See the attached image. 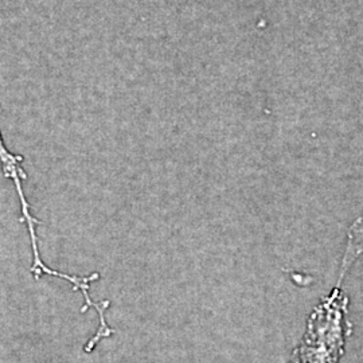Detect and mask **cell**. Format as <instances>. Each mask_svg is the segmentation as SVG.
I'll use <instances>...</instances> for the list:
<instances>
[{
	"instance_id": "obj_1",
	"label": "cell",
	"mask_w": 363,
	"mask_h": 363,
	"mask_svg": "<svg viewBox=\"0 0 363 363\" xmlns=\"http://www.w3.org/2000/svg\"><path fill=\"white\" fill-rule=\"evenodd\" d=\"M351 331L349 298L334 286L312 310L289 363H342Z\"/></svg>"
},
{
	"instance_id": "obj_2",
	"label": "cell",
	"mask_w": 363,
	"mask_h": 363,
	"mask_svg": "<svg viewBox=\"0 0 363 363\" xmlns=\"http://www.w3.org/2000/svg\"><path fill=\"white\" fill-rule=\"evenodd\" d=\"M22 156L13 155L3 143L1 135H0V163H1V169L4 175L13 182V186L16 189V193L19 195L21 203H22V214L23 218L22 220L26 222L27 229L30 233V240H31V245H33V256H34V261H33V267H31V272L34 273V277L39 279L42 274H49V276H55L57 271L49 268L43 259L40 257L38 247V237H37V232H35V225L38 223V220H35L31 214L30 210V205L27 202L26 195L23 191L22 187V182L26 179V174L22 169Z\"/></svg>"
},
{
	"instance_id": "obj_3",
	"label": "cell",
	"mask_w": 363,
	"mask_h": 363,
	"mask_svg": "<svg viewBox=\"0 0 363 363\" xmlns=\"http://www.w3.org/2000/svg\"><path fill=\"white\" fill-rule=\"evenodd\" d=\"M361 256H363V216L351 223L350 229L347 232L346 247L339 265L337 286H342L345 277Z\"/></svg>"
}]
</instances>
